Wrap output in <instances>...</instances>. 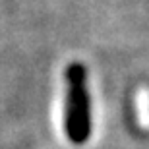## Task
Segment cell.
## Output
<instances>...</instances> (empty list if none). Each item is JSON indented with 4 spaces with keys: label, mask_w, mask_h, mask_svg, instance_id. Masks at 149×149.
I'll use <instances>...</instances> for the list:
<instances>
[{
    "label": "cell",
    "mask_w": 149,
    "mask_h": 149,
    "mask_svg": "<svg viewBox=\"0 0 149 149\" xmlns=\"http://www.w3.org/2000/svg\"><path fill=\"white\" fill-rule=\"evenodd\" d=\"M68 111H66V132L70 141L83 143L89 138V97L85 89V68L72 64L68 68Z\"/></svg>",
    "instance_id": "cell-1"
},
{
    "label": "cell",
    "mask_w": 149,
    "mask_h": 149,
    "mask_svg": "<svg viewBox=\"0 0 149 149\" xmlns=\"http://www.w3.org/2000/svg\"><path fill=\"white\" fill-rule=\"evenodd\" d=\"M136 105H138V118L143 126H149V93L147 91H139L138 99H136Z\"/></svg>",
    "instance_id": "cell-2"
}]
</instances>
